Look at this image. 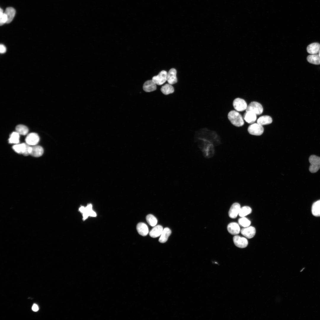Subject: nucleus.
I'll use <instances>...</instances> for the list:
<instances>
[{
    "instance_id": "nucleus-1",
    "label": "nucleus",
    "mask_w": 320,
    "mask_h": 320,
    "mask_svg": "<svg viewBox=\"0 0 320 320\" xmlns=\"http://www.w3.org/2000/svg\"><path fill=\"white\" fill-rule=\"evenodd\" d=\"M228 118L231 123L235 126L241 127L244 124L242 116L237 111H230L228 113Z\"/></svg>"
},
{
    "instance_id": "nucleus-2",
    "label": "nucleus",
    "mask_w": 320,
    "mask_h": 320,
    "mask_svg": "<svg viewBox=\"0 0 320 320\" xmlns=\"http://www.w3.org/2000/svg\"><path fill=\"white\" fill-rule=\"evenodd\" d=\"M12 148L16 153L23 154L25 156L30 154L32 150V147L25 143L16 144L14 145Z\"/></svg>"
},
{
    "instance_id": "nucleus-3",
    "label": "nucleus",
    "mask_w": 320,
    "mask_h": 320,
    "mask_svg": "<svg viewBox=\"0 0 320 320\" xmlns=\"http://www.w3.org/2000/svg\"><path fill=\"white\" fill-rule=\"evenodd\" d=\"M309 161L310 164L309 171L312 173L316 172L320 169V157L312 155L310 156Z\"/></svg>"
},
{
    "instance_id": "nucleus-4",
    "label": "nucleus",
    "mask_w": 320,
    "mask_h": 320,
    "mask_svg": "<svg viewBox=\"0 0 320 320\" xmlns=\"http://www.w3.org/2000/svg\"><path fill=\"white\" fill-rule=\"evenodd\" d=\"M246 110V111H251L256 115H259L263 113V108L260 103L256 102H252L247 106Z\"/></svg>"
},
{
    "instance_id": "nucleus-5",
    "label": "nucleus",
    "mask_w": 320,
    "mask_h": 320,
    "mask_svg": "<svg viewBox=\"0 0 320 320\" xmlns=\"http://www.w3.org/2000/svg\"><path fill=\"white\" fill-rule=\"evenodd\" d=\"M248 131L250 134L255 135H260L263 133L264 128L262 125L257 123H254L249 127Z\"/></svg>"
},
{
    "instance_id": "nucleus-6",
    "label": "nucleus",
    "mask_w": 320,
    "mask_h": 320,
    "mask_svg": "<svg viewBox=\"0 0 320 320\" xmlns=\"http://www.w3.org/2000/svg\"><path fill=\"white\" fill-rule=\"evenodd\" d=\"M167 74L166 71H162L157 75L153 76L152 80L156 84L161 85L167 81Z\"/></svg>"
},
{
    "instance_id": "nucleus-7",
    "label": "nucleus",
    "mask_w": 320,
    "mask_h": 320,
    "mask_svg": "<svg viewBox=\"0 0 320 320\" xmlns=\"http://www.w3.org/2000/svg\"><path fill=\"white\" fill-rule=\"evenodd\" d=\"M233 105L235 110L238 111H242L246 110L247 106L245 101L239 98H236L234 100Z\"/></svg>"
},
{
    "instance_id": "nucleus-8",
    "label": "nucleus",
    "mask_w": 320,
    "mask_h": 320,
    "mask_svg": "<svg viewBox=\"0 0 320 320\" xmlns=\"http://www.w3.org/2000/svg\"><path fill=\"white\" fill-rule=\"evenodd\" d=\"M233 240L235 245L240 248H245L248 244V240L246 238L238 235L234 236Z\"/></svg>"
},
{
    "instance_id": "nucleus-9",
    "label": "nucleus",
    "mask_w": 320,
    "mask_h": 320,
    "mask_svg": "<svg viewBox=\"0 0 320 320\" xmlns=\"http://www.w3.org/2000/svg\"><path fill=\"white\" fill-rule=\"evenodd\" d=\"M39 137L38 135L35 133H31L28 134L26 137L25 141L28 145H35L38 143Z\"/></svg>"
},
{
    "instance_id": "nucleus-10",
    "label": "nucleus",
    "mask_w": 320,
    "mask_h": 320,
    "mask_svg": "<svg viewBox=\"0 0 320 320\" xmlns=\"http://www.w3.org/2000/svg\"><path fill=\"white\" fill-rule=\"evenodd\" d=\"M241 234L248 239H251L255 235L256 233L255 228L252 226L245 227L242 228L241 231Z\"/></svg>"
},
{
    "instance_id": "nucleus-11",
    "label": "nucleus",
    "mask_w": 320,
    "mask_h": 320,
    "mask_svg": "<svg viewBox=\"0 0 320 320\" xmlns=\"http://www.w3.org/2000/svg\"><path fill=\"white\" fill-rule=\"evenodd\" d=\"M240 204L235 203L232 204L228 212L229 217L231 218H235L239 215L241 208Z\"/></svg>"
},
{
    "instance_id": "nucleus-12",
    "label": "nucleus",
    "mask_w": 320,
    "mask_h": 320,
    "mask_svg": "<svg viewBox=\"0 0 320 320\" xmlns=\"http://www.w3.org/2000/svg\"><path fill=\"white\" fill-rule=\"evenodd\" d=\"M176 74L177 71L175 69L172 68L169 70L167 76V81L169 84L172 85L177 82Z\"/></svg>"
},
{
    "instance_id": "nucleus-13",
    "label": "nucleus",
    "mask_w": 320,
    "mask_h": 320,
    "mask_svg": "<svg viewBox=\"0 0 320 320\" xmlns=\"http://www.w3.org/2000/svg\"><path fill=\"white\" fill-rule=\"evenodd\" d=\"M227 229L229 233L233 235L238 234L240 230L239 225L235 222H232L229 224L227 226Z\"/></svg>"
},
{
    "instance_id": "nucleus-14",
    "label": "nucleus",
    "mask_w": 320,
    "mask_h": 320,
    "mask_svg": "<svg viewBox=\"0 0 320 320\" xmlns=\"http://www.w3.org/2000/svg\"><path fill=\"white\" fill-rule=\"evenodd\" d=\"M156 85L152 80H148L144 83L143 86V89L146 92H152L156 89Z\"/></svg>"
},
{
    "instance_id": "nucleus-15",
    "label": "nucleus",
    "mask_w": 320,
    "mask_h": 320,
    "mask_svg": "<svg viewBox=\"0 0 320 320\" xmlns=\"http://www.w3.org/2000/svg\"><path fill=\"white\" fill-rule=\"evenodd\" d=\"M320 49V44L316 42L311 43L308 45L307 48V51L308 53L311 55L317 54L319 53Z\"/></svg>"
},
{
    "instance_id": "nucleus-16",
    "label": "nucleus",
    "mask_w": 320,
    "mask_h": 320,
    "mask_svg": "<svg viewBox=\"0 0 320 320\" xmlns=\"http://www.w3.org/2000/svg\"><path fill=\"white\" fill-rule=\"evenodd\" d=\"M136 228L139 234L142 236H146L148 233V227L144 223H139L137 225Z\"/></svg>"
},
{
    "instance_id": "nucleus-17",
    "label": "nucleus",
    "mask_w": 320,
    "mask_h": 320,
    "mask_svg": "<svg viewBox=\"0 0 320 320\" xmlns=\"http://www.w3.org/2000/svg\"><path fill=\"white\" fill-rule=\"evenodd\" d=\"M243 118L249 124H252L256 120V115L254 113L248 111H246L244 114Z\"/></svg>"
},
{
    "instance_id": "nucleus-18",
    "label": "nucleus",
    "mask_w": 320,
    "mask_h": 320,
    "mask_svg": "<svg viewBox=\"0 0 320 320\" xmlns=\"http://www.w3.org/2000/svg\"><path fill=\"white\" fill-rule=\"evenodd\" d=\"M162 226L158 225L154 226L150 231L149 233L150 236L152 238H156L161 235L163 231Z\"/></svg>"
},
{
    "instance_id": "nucleus-19",
    "label": "nucleus",
    "mask_w": 320,
    "mask_h": 320,
    "mask_svg": "<svg viewBox=\"0 0 320 320\" xmlns=\"http://www.w3.org/2000/svg\"><path fill=\"white\" fill-rule=\"evenodd\" d=\"M43 153L44 149L41 146L35 145L32 147V150L30 155L33 157H39L41 156Z\"/></svg>"
},
{
    "instance_id": "nucleus-20",
    "label": "nucleus",
    "mask_w": 320,
    "mask_h": 320,
    "mask_svg": "<svg viewBox=\"0 0 320 320\" xmlns=\"http://www.w3.org/2000/svg\"><path fill=\"white\" fill-rule=\"evenodd\" d=\"M171 231L170 229L168 228H165L163 230L161 235V236L159 239V241L161 243H164L166 242L168 238V237L171 235Z\"/></svg>"
},
{
    "instance_id": "nucleus-21",
    "label": "nucleus",
    "mask_w": 320,
    "mask_h": 320,
    "mask_svg": "<svg viewBox=\"0 0 320 320\" xmlns=\"http://www.w3.org/2000/svg\"><path fill=\"white\" fill-rule=\"evenodd\" d=\"M16 13L15 9L12 7L7 8L4 13L7 15V23H9L12 21L13 20Z\"/></svg>"
},
{
    "instance_id": "nucleus-22",
    "label": "nucleus",
    "mask_w": 320,
    "mask_h": 320,
    "mask_svg": "<svg viewBox=\"0 0 320 320\" xmlns=\"http://www.w3.org/2000/svg\"><path fill=\"white\" fill-rule=\"evenodd\" d=\"M312 214L314 216H320V200L314 202L311 208Z\"/></svg>"
},
{
    "instance_id": "nucleus-23",
    "label": "nucleus",
    "mask_w": 320,
    "mask_h": 320,
    "mask_svg": "<svg viewBox=\"0 0 320 320\" xmlns=\"http://www.w3.org/2000/svg\"><path fill=\"white\" fill-rule=\"evenodd\" d=\"M272 118L268 116H263L260 117L257 121V123L261 125L269 124L272 123Z\"/></svg>"
},
{
    "instance_id": "nucleus-24",
    "label": "nucleus",
    "mask_w": 320,
    "mask_h": 320,
    "mask_svg": "<svg viewBox=\"0 0 320 320\" xmlns=\"http://www.w3.org/2000/svg\"><path fill=\"white\" fill-rule=\"evenodd\" d=\"M307 60L309 63L315 64H320V57L319 54L311 55L308 56Z\"/></svg>"
},
{
    "instance_id": "nucleus-25",
    "label": "nucleus",
    "mask_w": 320,
    "mask_h": 320,
    "mask_svg": "<svg viewBox=\"0 0 320 320\" xmlns=\"http://www.w3.org/2000/svg\"><path fill=\"white\" fill-rule=\"evenodd\" d=\"M161 91L164 94L168 95L173 93L174 91V89L171 84L168 83L162 86L161 89Z\"/></svg>"
},
{
    "instance_id": "nucleus-26",
    "label": "nucleus",
    "mask_w": 320,
    "mask_h": 320,
    "mask_svg": "<svg viewBox=\"0 0 320 320\" xmlns=\"http://www.w3.org/2000/svg\"><path fill=\"white\" fill-rule=\"evenodd\" d=\"M20 134L17 132H12L8 140L10 143L18 144L19 142Z\"/></svg>"
},
{
    "instance_id": "nucleus-27",
    "label": "nucleus",
    "mask_w": 320,
    "mask_h": 320,
    "mask_svg": "<svg viewBox=\"0 0 320 320\" xmlns=\"http://www.w3.org/2000/svg\"><path fill=\"white\" fill-rule=\"evenodd\" d=\"M252 212L251 208L249 207L245 206L241 208L239 215L240 217H244Z\"/></svg>"
},
{
    "instance_id": "nucleus-28",
    "label": "nucleus",
    "mask_w": 320,
    "mask_h": 320,
    "mask_svg": "<svg viewBox=\"0 0 320 320\" xmlns=\"http://www.w3.org/2000/svg\"><path fill=\"white\" fill-rule=\"evenodd\" d=\"M16 132L19 134L25 135L27 134L28 131V128L25 126L19 124L17 125L16 128Z\"/></svg>"
},
{
    "instance_id": "nucleus-29",
    "label": "nucleus",
    "mask_w": 320,
    "mask_h": 320,
    "mask_svg": "<svg viewBox=\"0 0 320 320\" xmlns=\"http://www.w3.org/2000/svg\"><path fill=\"white\" fill-rule=\"evenodd\" d=\"M146 219L148 223L151 226H154L157 223V220L156 218L151 214L148 215Z\"/></svg>"
},
{
    "instance_id": "nucleus-30",
    "label": "nucleus",
    "mask_w": 320,
    "mask_h": 320,
    "mask_svg": "<svg viewBox=\"0 0 320 320\" xmlns=\"http://www.w3.org/2000/svg\"><path fill=\"white\" fill-rule=\"evenodd\" d=\"M239 224L241 226L245 227H249L251 224V221L245 217H242L238 220Z\"/></svg>"
},
{
    "instance_id": "nucleus-31",
    "label": "nucleus",
    "mask_w": 320,
    "mask_h": 320,
    "mask_svg": "<svg viewBox=\"0 0 320 320\" xmlns=\"http://www.w3.org/2000/svg\"><path fill=\"white\" fill-rule=\"evenodd\" d=\"M0 24L1 25L7 23V15L3 12V10L0 8Z\"/></svg>"
},
{
    "instance_id": "nucleus-32",
    "label": "nucleus",
    "mask_w": 320,
    "mask_h": 320,
    "mask_svg": "<svg viewBox=\"0 0 320 320\" xmlns=\"http://www.w3.org/2000/svg\"><path fill=\"white\" fill-rule=\"evenodd\" d=\"M6 51V47L3 44H1L0 46V52L1 53H5Z\"/></svg>"
},
{
    "instance_id": "nucleus-33",
    "label": "nucleus",
    "mask_w": 320,
    "mask_h": 320,
    "mask_svg": "<svg viewBox=\"0 0 320 320\" xmlns=\"http://www.w3.org/2000/svg\"><path fill=\"white\" fill-rule=\"evenodd\" d=\"M32 310L34 311H37L39 310V307L38 306L35 304H34L32 308Z\"/></svg>"
},
{
    "instance_id": "nucleus-34",
    "label": "nucleus",
    "mask_w": 320,
    "mask_h": 320,
    "mask_svg": "<svg viewBox=\"0 0 320 320\" xmlns=\"http://www.w3.org/2000/svg\"><path fill=\"white\" fill-rule=\"evenodd\" d=\"M89 215V212L87 211H85L83 213V219L85 220L87 218Z\"/></svg>"
},
{
    "instance_id": "nucleus-35",
    "label": "nucleus",
    "mask_w": 320,
    "mask_h": 320,
    "mask_svg": "<svg viewBox=\"0 0 320 320\" xmlns=\"http://www.w3.org/2000/svg\"><path fill=\"white\" fill-rule=\"evenodd\" d=\"M92 205L91 204H89L88 205L86 208V211L88 212H89L92 210Z\"/></svg>"
},
{
    "instance_id": "nucleus-36",
    "label": "nucleus",
    "mask_w": 320,
    "mask_h": 320,
    "mask_svg": "<svg viewBox=\"0 0 320 320\" xmlns=\"http://www.w3.org/2000/svg\"><path fill=\"white\" fill-rule=\"evenodd\" d=\"M89 215L91 216L95 217L96 216V214L95 213L91 210L89 212Z\"/></svg>"
},
{
    "instance_id": "nucleus-37",
    "label": "nucleus",
    "mask_w": 320,
    "mask_h": 320,
    "mask_svg": "<svg viewBox=\"0 0 320 320\" xmlns=\"http://www.w3.org/2000/svg\"><path fill=\"white\" fill-rule=\"evenodd\" d=\"M79 210L81 212L83 213L86 211V208H84L83 207H81L80 208Z\"/></svg>"
},
{
    "instance_id": "nucleus-38",
    "label": "nucleus",
    "mask_w": 320,
    "mask_h": 320,
    "mask_svg": "<svg viewBox=\"0 0 320 320\" xmlns=\"http://www.w3.org/2000/svg\"><path fill=\"white\" fill-rule=\"evenodd\" d=\"M318 53H319V56L320 57V49Z\"/></svg>"
},
{
    "instance_id": "nucleus-39",
    "label": "nucleus",
    "mask_w": 320,
    "mask_h": 320,
    "mask_svg": "<svg viewBox=\"0 0 320 320\" xmlns=\"http://www.w3.org/2000/svg\"><path fill=\"white\" fill-rule=\"evenodd\" d=\"M304 269V268H303V269H302V270H301V271H300V272H301V271H303V269Z\"/></svg>"
}]
</instances>
